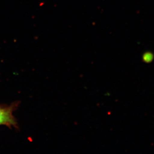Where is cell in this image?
<instances>
[{
  "label": "cell",
  "mask_w": 154,
  "mask_h": 154,
  "mask_svg": "<svg viewBox=\"0 0 154 154\" xmlns=\"http://www.w3.org/2000/svg\"><path fill=\"white\" fill-rule=\"evenodd\" d=\"M12 106H0V125L9 127L16 126L17 121L14 116Z\"/></svg>",
  "instance_id": "obj_1"
}]
</instances>
